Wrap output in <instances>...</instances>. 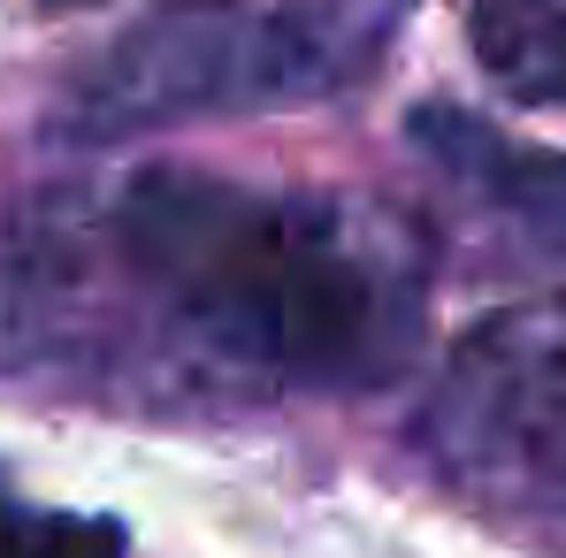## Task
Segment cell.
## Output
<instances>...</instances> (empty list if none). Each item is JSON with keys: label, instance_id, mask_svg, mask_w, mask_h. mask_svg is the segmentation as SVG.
<instances>
[{"label": "cell", "instance_id": "obj_1", "mask_svg": "<svg viewBox=\"0 0 566 558\" xmlns=\"http://www.w3.org/2000/svg\"><path fill=\"white\" fill-rule=\"evenodd\" d=\"M429 337V238L353 191L123 169L0 207V375L123 413L353 398Z\"/></svg>", "mask_w": 566, "mask_h": 558}, {"label": "cell", "instance_id": "obj_2", "mask_svg": "<svg viewBox=\"0 0 566 558\" xmlns=\"http://www.w3.org/2000/svg\"><path fill=\"white\" fill-rule=\"evenodd\" d=\"M413 8L421 0H161L70 70L46 138L123 146L337 99L390 62Z\"/></svg>", "mask_w": 566, "mask_h": 558}, {"label": "cell", "instance_id": "obj_3", "mask_svg": "<svg viewBox=\"0 0 566 558\" xmlns=\"http://www.w3.org/2000/svg\"><path fill=\"white\" fill-rule=\"evenodd\" d=\"M413 436L460 497L566 536V298L482 314L444 352Z\"/></svg>", "mask_w": 566, "mask_h": 558}, {"label": "cell", "instance_id": "obj_4", "mask_svg": "<svg viewBox=\"0 0 566 558\" xmlns=\"http://www.w3.org/2000/svg\"><path fill=\"white\" fill-rule=\"evenodd\" d=\"M406 146L429 161V177H444L460 191L513 253L566 261V154L528 146V138L497 130L490 115L452 107V99H421L406 115Z\"/></svg>", "mask_w": 566, "mask_h": 558}, {"label": "cell", "instance_id": "obj_5", "mask_svg": "<svg viewBox=\"0 0 566 558\" xmlns=\"http://www.w3.org/2000/svg\"><path fill=\"white\" fill-rule=\"evenodd\" d=\"M474 62L528 107L566 99V0H468Z\"/></svg>", "mask_w": 566, "mask_h": 558}, {"label": "cell", "instance_id": "obj_6", "mask_svg": "<svg viewBox=\"0 0 566 558\" xmlns=\"http://www.w3.org/2000/svg\"><path fill=\"white\" fill-rule=\"evenodd\" d=\"M0 558H130V528L107 513H62L0 489Z\"/></svg>", "mask_w": 566, "mask_h": 558}, {"label": "cell", "instance_id": "obj_7", "mask_svg": "<svg viewBox=\"0 0 566 558\" xmlns=\"http://www.w3.org/2000/svg\"><path fill=\"white\" fill-rule=\"evenodd\" d=\"M70 8H77V0H70Z\"/></svg>", "mask_w": 566, "mask_h": 558}]
</instances>
